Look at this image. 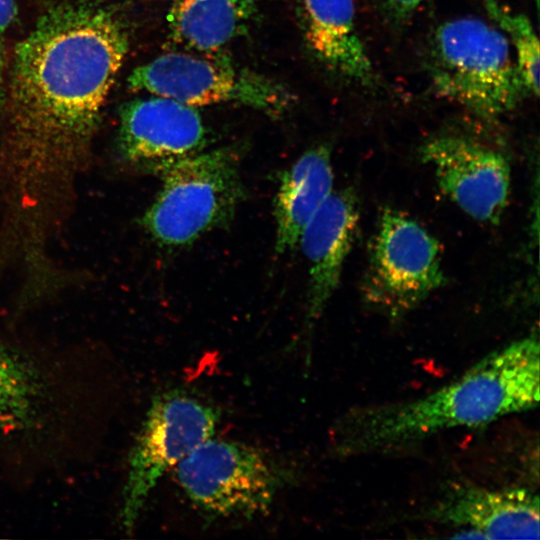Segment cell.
Masks as SVG:
<instances>
[{"instance_id":"obj_13","label":"cell","mask_w":540,"mask_h":540,"mask_svg":"<svg viewBox=\"0 0 540 540\" xmlns=\"http://www.w3.org/2000/svg\"><path fill=\"white\" fill-rule=\"evenodd\" d=\"M305 38L315 57L331 72L362 85L374 70L359 34L354 0H301Z\"/></svg>"},{"instance_id":"obj_8","label":"cell","mask_w":540,"mask_h":540,"mask_svg":"<svg viewBox=\"0 0 540 540\" xmlns=\"http://www.w3.org/2000/svg\"><path fill=\"white\" fill-rule=\"evenodd\" d=\"M128 86L195 108L236 103L273 116L285 112L293 101L288 90L265 76L222 60L179 52L138 66L129 75Z\"/></svg>"},{"instance_id":"obj_14","label":"cell","mask_w":540,"mask_h":540,"mask_svg":"<svg viewBox=\"0 0 540 540\" xmlns=\"http://www.w3.org/2000/svg\"><path fill=\"white\" fill-rule=\"evenodd\" d=\"M333 182L331 153L325 145L309 149L283 173L274 209L278 253L295 249L303 230L333 192Z\"/></svg>"},{"instance_id":"obj_6","label":"cell","mask_w":540,"mask_h":540,"mask_svg":"<svg viewBox=\"0 0 540 540\" xmlns=\"http://www.w3.org/2000/svg\"><path fill=\"white\" fill-rule=\"evenodd\" d=\"M441 260L439 243L427 229L386 208L370 243L364 299L388 318L403 317L444 285Z\"/></svg>"},{"instance_id":"obj_9","label":"cell","mask_w":540,"mask_h":540,"mask_svg":"<svg viewBox=\"0 0 540 540\" xmlns=\"http://www.w3.org/2000/svg\"><path fill=\"white\" fill-rule=\"evenodd\" d=\"M420 155L450 200L472 219L497 224L508 204L511 167L501 152L460 134L427 140Z\"/></svg>"},{"instance_id":"obj_19","label":"cell","mask_w":540,"mask_h":540,"mask_svg":"<svg viewBox=\"0 0 540 540\" xmlns=\"http://www.w3.org/2000/svg\"><path fill=\"white\" fill-rule=\"evenodd\" d=\"M16 14L15 0H0V42Z\"/></svg>"},{"instance_id":"obj_7","label":"cell","mask_w":540,"mask_h":540,"mask_svg":"<svg viewBox=\"0 0 540 540\" xmlns=\"http://www.w3.org/2000/svg\"><path fill=\"white\" fill-rule=\"evenodd\" d=\"M218 421L213 406L184 391L170 390L154 398L130 453L121 509L127 531L163 475L213 437Z\"/></svg>"},{"instance_id":"obj_2","label":"cell","mask_w":540,"mask_h":540,"mask_svg":"<svg viewBox=\"0 0 540 540\" xmlns=\"http://www.w3.org/2000/svg\"><path fill=\"white\" fill-rule=\"evenodd\" d=\"M539 389L540 345L533 333L490 352L426 395L350 408L332 425L330 448L341 458L404 450L447 430L531 410Z\"/></svg>"},{"instance_id":"obj_1","label":"cell","mask_w":540,"mask_h":540,"mask_svg":"<svg viewBox=\"0 0 540 540\" xmlns=\"http://www.w3.org/2000/svg\"><path fill=\"white\" fill-rule=\"evenodd\" d=\"M127 51L116 15L86 1L51 8L18 43L0 145L13 227L42 232L55 223Z\"/></svg>"},{"instance_id":"obj_12","label":"cell","mask_w":540,"mask_h":540,"mask_svg":"<svg viewBox=\"0 0 540 540\" xmlns=\"http://www.w3.org/2000/svg\"><path fill=\"white\" fill-rule=\"evenodd\" d=\"M358 223L357 196L352 189L345 188L330 194L300 236L309 265L308 327L321 316L339 284Z\"/></svg>"},{"instance_id":"obj_11","label":"cell","mask_w":540,"mask_h":540,"mask_svg":"<svg viewBox=\"0 0 540 540\" xmlns=\"http://www.w3.org/2000/svg\"><path fill=\"white\" fill-rule=\"evenodd\" d=\"M415 517L468 529L487 539L539 538V497L519 487L449 484Z\"/></svg>"},{"instance_id":"obj_15","label":"cell","mask_w":540,"mask_h":540,"mask_svg":"<svg viewBox=\"0 0 540 540\" xmlns=\"http://www.w3.org/2000/svg\"><path fill=\"white\" fill-rule=\"evenodd\" d=\"M256 11V0H171L170 38L187 49L211 54L242 35Z\"/></svg>"},{"instance_id":"obj_17","label":"cell","mask_w":540,"mask_h":540,"mask_svg":"<svg viewBox=\"0 0 540 540\" xmlns=\"http://www.w3.org/2000/svg\"><path fill=\"white\" fill-rule=\"evenodd\" d=\"M485 8L511 45L526 91L538 96L539 41L529 18L522 13L511 11L497 0H485Z\"/></svg>"},{"instance_id":"obj_3","label":"cell","mask_w":540,"mask_h":540,"mask_svg":"<svg viewBox=\"0 0 540 540\" xmlns=\"http://www.w3.org/2000/svg\"><path fill=\"white\" fill-rule=\"evenodd\" d=\"M429 73L438 94L487 120L515 108L527 93L507 37L477 17H459L437 28Z\"/></svg>"},{"instance_id":"obj_4","label":"cell","mask_w":540,"mask_h":540,"mask_svg":"<svg viewBox=\"0 0 540 540\" xmlns=\"http://www.w3.org/2000/svg\"><path fill=\"white\" fill-rule=\"evenodd\" d=\"M157 173L162 186L142 224L165 247L189 245L227 223L244 196L236 155L228 148L201 151Z\"/></svg>"},{"instance_id":"obj_10","label":"cell","mask_w":540,"mask_h":540,"mask_svg":"<svg viewBox=\"0 0 540 540\" xmlns=\"http://www.w3.org/2000/svg\"><path fill=\"white\" fill-rule=\"evenodd\" d=\"M206 143L207 130L195 107L152 95L121 109L118 150L133 166L158 172L201 152Z\"/></svg>"},{"instance_id":"obj_16","label":"cell","mask_w":540,"mask_h":540,"mask_svg":"<svg viewBox=\"0 0 540 540\" xmlns=\"http://www.w3.org/2000/svg\"><path fill=\"white\" fill-rule=\"evenodd\" d=\"M39 393V381L30 365L0 346V430L26 424L34 413Z\"/></svg>"},{"instance_id":"obj_18","label":"cell","mask_w":540,"mask_h":540,"mask_svg":"<svg viewBox=\"0 0 540 540\" xmlns=\"http://www.w3.org/2000/svg\"><path fill=\"white\" fill-rule=\"evenodd\" d=\"M424 1L425 0H382L388 14L398 21L410 17Z\"/></svg>"},{"instance_id":"obj_20","label":"cell","mask_w":540,"mask_h":540,"mask_svg":"<svg viewBox=\"0 0 540 540\" xmlns=\"http://www.w3.org/2000/svg\"><path fill=\"white\" fill-rule=\"evenodd\" d=\"M3 42H0V98H1V92H2V68H3V49H2Z\"/></svg>"},{"instance_id":"obj_5","label":"cell","mask_w":540,"mask_h":540,"mask_svg":"<svg viewBox=\"0 0 540 540\" xmlns=\"http://www.w3.org/2000/svg\"><path fill=\"white\" fill-rule=\"evenodd\" d=\"M293 477L262 450L213 437L176 466L182 491L210 520L249 519L265 513Z\"/></svg>"}]
</instances>
